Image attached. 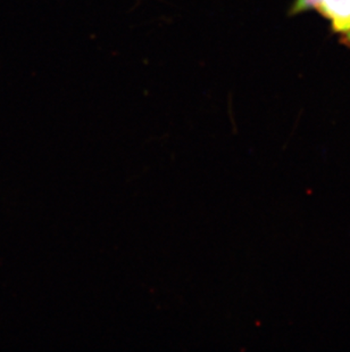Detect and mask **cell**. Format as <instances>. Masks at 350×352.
I'll list each match as a JSON object with an SVG mask.
<instances>
[{
  "mask_svg": "<svg viewBox=\"0 0 350 352\" xmlns=\"http://www.w3.org/2000/svg\"><path fill=\"white\" fill-rule=\"evenodd\" d=\"M313 10L330 21L336 34L341 36L350 30V0H294L290 14L297 15Z\"/></svg>",
  "mask_w": 350,
  "mask_h": 352,
  "instance_id": "cell-1",
  "label": "cell"
},
{
  "mask_svg": "<svg viewBox=\"0 0 350 352\" xmlns=\"http://www.w3.org/2000/svg\"><path fill=\"white\" fill-rule=\"evenodd\" d=\"M341 40H342L346 45H349L350 46V30H348L347 32H345L344 34H341Z\"/></svg>",
  "mask_w": 350,
  "mask_h": 352,
  "instance_id": "cell-2",
  "label": "cell"
}]
</instances>
